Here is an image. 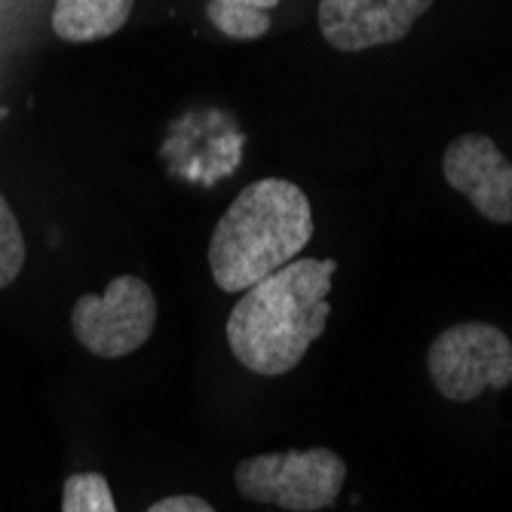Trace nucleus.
Wrapping results in <instances>:
<instances>
[{
	"instance_id": "39448f33",
	"label": "nucleus",
	"mask_w": 512,
	"mask_h": 512,
	"mask_svg": "<svg viewBox=\"0 0 512 512\" xmlns=\"http://www.w3.org/2000/svg\"><path fill=\"white\" fill-rule=\"evenodd\" d=\"M157 325V298L142 276H117L105 295H80L71 307L74 338L99 359L145 347Z\"/></svg>"
},
{
	"instance_id": "0eeeda50",
	"label": "nucleus",
	"mask_w": 512,
	"mask_h": 512,
	"mask_svg": "<svg viewBox=\"0 0 512 512\" xmlns=\"http://www.w3.org/2000/svg\"><path fill=\"white\" fill-rule=\"evenodd\" d=\"M442 175L482 218L512 224V163L491 135H457L442 154Z\"/></svg>"
},
{
	"instance_id": "9d476101",
	"label": "nucleus",
	"mask_w": 512,
	"mask_h": 512,
	"mask_svg": "<svg viewBox=\"0 0 512 512\" xmlns=\"http://www.w3.org/2000/svg\"><path fill=\"white\" fill-rule=\"evenodd\" d=\"M62 512H117L108 479L102 473H74L65 479Z\"/></svg>"
},
{
	"instance_id": "20e7f679",
	"label": "nucleus",
	"mask_w": 512,
	"mask_h": 512,
	"mask_svg": "<svg viewBox=\"0 0 512 512\" xmlns=\"http://www.w3.org/2000/svg\"><path fill=\"white\" fill-rule=\"evenodd\" d=\"M427 371L448 402H476L485 390L512 384V341L491 322L448 325L427 350Z\"/></svg>"
},
{
	"instance_id": "f03ea898",
	"label": "nucleus",
	"mask_w": 512,
	"mask_h": 512,
	"mask_svg": "<svg viewBox=\"0 0 512 512\" xmlns=\"http://www.w3.org/2000/svg\"><path fill=\"white\" fill-rule=\"evenodd\" d=\"M313 240V209L295 181L261 178L218 218L209 240V270L221 292H246L292 264Z\"/></svg>"
},
{
	"instance_id": "1a4fd4ad",
	"label": "nucleus",
	"mask_w": 512,
	"mask_h": 512,
	"mask_svg": "<svg viewBox=\"0 0 512 512\" xmlns=\"http://www.w3.org/2000/svg\"><path fill=\"white\" fill-rule=\"evenodd\" d=\"M279 0H209V22L230 40H258L270 31V13Z\"/></svg>"
},
{
	"instance_id": "6e6552de",
	"label": "nucleus",
	"mask_w": 512,
	"mask_h": 512,
	"mask_svg": "<svg viewBox=\"0 0 512 512\" xmlns=\"http://www.w3.org/2000/svg\"><path fill=\"white\" fill-rule=\"evenodd\" d=\"M135 0H56L53 34L65 43H92L114 37L132 16Z\"/></svg>"
},
{
	"instance_id": "f257e3e1",
	"label": "nucleus",
	"mask_w": 512,
	"mask_h": 512,
	"mask_svg": "<svg viewBox=\"0 0 512 512\" xmlns=\"http://www.w3.org/2000/svg\"><path fill=\"white\" fill-rule=\"evenodd\" d=\"M335 273V258H295L246 289L224 329L237 362L264 378L295 371L329 325Z\"/></svg>"
},
{
	"instance_id": "9b49d317",
	"label": "nucleus",
	"mask_w": 512,
	"mask_h": 512,
	"mask_svg": "<svg viewBox=\"0 0 512 512\" xmlns=\"http://www.w3.org/2000/svg\"><path fill=\"white\" fill-rule=\"evenodd\" d=\"M25 267V237L19 218L13 215L10 203L0 194V289L16 283V276Z\"/></svg>"
},
{
	"instance_id": "f8f14e48",
	"label": "nucleus",
	"mask_w": 512,
	"mask_h": 512,
	"mask_svg": "<svg viewBox=\"0 0 512 512\" xmlns=\"http://www.w3.org/2000/svg\"><path fill=\"white\" fill-rule=\"evenodd\" d=\"M148 512H215V506L197 494H175V497L157 500Z\"/></svg>"
},
{
	"instance_id": "7ed1b4c3",
	"label": "nucleus",
	"mask_w": 512,
	"mask_h": 512,
	"mask_svg": "<svg viewBox=\"0 0 512 512\" xmlns=\"http://www.w3.org/2000/svg\"><path fill=\"white\" fill-rule=\"evenodd\" d=\"M240 497L289 512H319L332 506L347 482V463L332 448L255 454L237 463Z\"/></svg>"
},
{
	"instance_id": "423d86ee",
	"label": "nucleus",
	"mask_w": 512,
	"mask_h": 512,
	"mask_svg": "<svg viewBox=\"0 0 512 512\" xmlns=\"http://www.w3.org/2000/svg\"><path fill=\"white\" fill-rule=\"evenodd\" d=\"M436 0H319V34L338 53L399 43Z\"/></svg>"
}]
</instances>
